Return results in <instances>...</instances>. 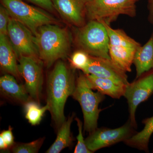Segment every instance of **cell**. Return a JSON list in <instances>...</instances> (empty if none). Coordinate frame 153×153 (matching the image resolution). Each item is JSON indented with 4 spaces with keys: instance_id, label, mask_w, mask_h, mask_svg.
Listing matches in <instances>:
<instances>
[{
    "instance_id": "obj_20",
    "label": "cell",
    "mask_w": 153,
    "mask_h": 153,
    "mask_svg": "<svg viewBox=\"0 0 153 153\" xmlns=\"http://www.w3.org/2000/svg\"><path fill=\"white\" fill-rule=\"evenodd\" d=\"M100 22L106 28L110 45L135 49H137L141 46L140 43L128 36L123 30L113 29L110 25L107 24L103 21Z\"/></svg>"
},
{
    "instance_id": "obj_11",
    "label": "cell",
    "mask_w": 153,
    "mask_h": 153,
    "mask_svg": "<svg viewBox=\"0 0 153 153\" xmlns=\"http://www.w3.org/2000/svg\"><path fill=\"white\" fill-rule=\"evenodd\" d=\"M82 71L85 74L111 79L124 86L129 84L126 72L117 66L111 59L90 55L88 65Z\"/></svg>"
},
{
    "instance_id": "obj_12",
    "label": "cell",
    "mask_w": 153,
    "mask_h": 153,
    "mask_svg": "<svg viewBox=\"0 0 153 153\" xmlns=\"http://www.w3.org/2000/svg\"><path fill=\"white\" fill-rule=\"evenodd\" d=\"M88 0H53L55 9L63 19L77 27L84 25Z\"/></svg>"
},
{
    "instance_id": "obj_15",
    "label": "cell",
    "mask_w": 153,
    "mask_h": 153,
    "mask_svg": "<svg viewBox=\"0 0 153 153\" xmlns=\"http://www.w3.org/2000/svg\"><path fill=\"white\" fill-rule=\"evenodd\" d=\"M16 55L7 35L0 34V64L4 71L16 77L19 74Z\"/></svg>"
},
{
    "instance_id": "obj_23",
    "label": "cell",
    "mask_w": 153,
    "mask_h": 153,
    "mask_svg": "<svg viewBox=\"0 0 153 153\" xmlns=\"http://www.w3.org/2000/svg\"><path fill=\"white\" fill-rule=\"evenodd\" d=\"M90 55L82 50L74 52L70 59L72 67L82 71L88 65Z\"/></svg>"
},
{
    "instance_id": "obj_18",
    "label": "cell",
    "mask_w": 153,
    "mask_h": 153,
    "mask_svg": "<svg viewBox=\"0 0 153 153\" xmlns=\"http://www.w3.org/2000/svg\"><path fill=\"white\" fill-rule=\"evenodd\" d=\"M136 49L109 44V54L111 59L117 66L126 72H131Z\"/></svg>"
},
{
    "instance_id": "obj_14",
    "label": "cell",
    "mask_w": 153,
    "mask_h": 153,
    "mask_svg": "<svg viewBox=\"0 0 153 153\" xmlns=\"http://www.w3.org/2000/svg\"><path fill=\"white\" fill-rule=\"evenodd\" d=\"M88 84L93 90L114 99L124 96L126 86L121 85L110 79L97 77L92 74H85Z\"/></svg>"
},
{
    "instance_id": "obj_17",
    "label": "cell",
    "mask_w": 153,
    "mask_h": 153,
    "mask_svg": "<svg viewBox=\"0 0 153 153\" xmlns=\"http://www.w3.org/2000/svg\"><path fill=\"white\" fill-rule=\"evenodd\" d=\"M143 123L144 127L142 130L136 133L124 142L129 146L149 152V143L153 134V116L145 119Z\"/></svg>"
},
{
    "instance_id": "obj_2",
    "label": "cell",
    "mask_w": 153,
    "mask_h": 153,
    "mask_svg": "<svg viewBox=\"0 0 153 153\" xmlns=\"http://www.w3.org/2000/svg\"><path fill=\"white\" fill-rule=\"evenodd\" d=\"M35 41L39 58L48 67L66 57L70 49V36L67 31L51 24L38 28Z\"/></svg>"
},
{
    "instance_id": "obj_27",
    "label": "cell",
    "mask_w": 153,
    "mask_h": 153,
    "mask_svg": "<svg viewBox=\"0 0 153 153\" xmlns=\"http://www.w3.org/2000/svg\"><path fill=\"white\" fill-rule=\"evenodd\" d=\"M47 10L52 11L55 9L53 0H27Z\"/></svg>"
},
{
    "instance_id": "obj_5",
    "label": "cell",
    "mask_w": 153,
    "mask_h": 153,
    "mask_svg": "<svg viewBox=\"0 0 153 153\" xmlns=\"http://www.w3.org/2000/svg\"><path fill=\"white\" fill-rule=\"evenodd\" d=\"M76 39L81 50L88 55L111 59L109 38L106 28L101 22L90 21L80 27Z\"/></svg>"
},
{
    "instance_id": "obj_3",
    "label": "cell",
    "mask_w": 153,
    "mask_h": 153,
    "mask_svg": "<svg viewBox=\"0 0 153 153\" xmlns=\"http://www.w3.org/2000/svg\"><path fill=\"white\" fill-rule=\"evenodd\" d=\"M90 87L85 74H80L76 79L73 98L79 102L83 113L84 129L90 134L97 128L100 113L102 110L99 105L105 98V95L97 91L94 92Z\"/></svg>"
},
{
    "instance_id": "obj_13",
    "label": "cell",
    "mask_w": 153,
    "mask_h": 153,
    "mask_svg": "<svg viewBox=\"0 0 153 153\" xmlns=\"http://www.w3.org/2000/svg\"><path fill=\"white\" fill-rule=\"evenodd\" d=\"M1 94L10 99L25 104L32 100L24 85L19 84L11 74H6L0 78Z\"/></svg>"
},
{
    "instance_id": "obj_16",
    "label": "cell",
    "mask_w": 153,
    "mask_h": 153,
    "mask_svg": "<svg viewBox=\"0 0 153 153\" xmlns=\"http://www.w3.org/2000/svg\"><path fill=\"white\" fill-rule=\"evenodd\" d=\"M133 63L136 69V79L153 69V34L146 44L136 49Z\"/></svg>"
},
{
    "instance_id": "obj_25",
    "label": "cell",
    "mask_w": 153,
    "mask_h": 153,
    "mask_svg": "<svg viewBox=\"0 0 153 153\" xmlns=\"http://www.w3.org/2000/svg\"><path fill=\"white\" fill-rule=\"evenodd\" d=\"M10 16L7 10L2 4L0 7V34H7Z\"/></svg>"
},
{
    "instance_id": "obj_29",
    "label": "cell",
    "mask_w": 153,
    "mask_h": 153,
    "mask_svg": "<svg viewBox=\"0 0 153 153\" xmlns=\"http://www.w3.org/2000/svg\"><path fill=\"white\" fill-rule=\"evenodd\" d=\"M150 16L153 25V0H152V7H151Z\"/></svg>"
},
{
    "instance_id": "obj_9",
    "label": "cell",
    "mask_w": 153,
    "mask_h": 153,
    "mask_svg": "<svg viewBox=\"0 0 153 153\" xmlns=\"http://www.w3.org/2000/svg\"><path fill=\"white\" fill-rule=\"evenodd\" d=\"M153 93V69L129 83L126 88L124 97L127 100L129 120L134 128L137 126L136 111L138 106L146 101Z\"/></svg>"
},
{
    "instance_id": "obj_28",
    "label": "cell",
    "mask_w": 153,
    "mask_h": 153,
    "mask_svg": "<svg viewBox=\"0 0 153 153\" xmlns=\"http://www.w3.org/2000/svg\"><path fill=\"white\" fill-rule=\"evenodd\" d=\"M0 149L2 150H5L8 149L4 141V140L1 137H0Z\"/></svg>"
},
{
    "instance_id": "obj_10",
    "label": "cell",
    "mask_w": 153,
    "mask_h": 153,
    "mask_svg": "<svg viewBox=\"0 0 153 153\" xmlns=\"http://www.w3.org/2000/svg\"><path fill=\"white\" fill-rule=\"evenodd\" d=\"M7 36L18 58L22 56L36 57L38 55L33 33L25 25L11 17Z\"/></svg>"
},
{
    "instance_id": "obj_30",
    "label": "cell",
    "mask_w": 153,
    "mask_h": 153,
    "mask_svg": "<svg viewBox=\"0 0 153 153\" xmlns=\"http://www.w3.org/2000/svg\"><path fill=\"white\" fill-rule=\"evenodd\" d=\"M152 152L153 153V151H152Z\"/></svg>"
},
{
    "instance_id": "obj_4",
    "label": "cell",
    "mask_w": 153,
    "mask_h": 153,
    "mask_svg": "<svg viewBox=\"0 0 153 153\" xmlns=\"http://www.w3.org/2000/svg\"><path fill=\"white\" fill-rule=\"evenodd\" d=\"M139 0H88L86 16L90 21H103L110 25L120 15L134 17Z\"/></svg>"
},
{
    "instance_id": "obj_8",
    "label": "cell",
    "mask_w": 153,
    "mask_h": 153,
    "mask_svg": "<svg viewBox=\"0 0 153 153\" xmlns=\"http://www.w3.org/2000/svg\"><path fill=\"white\" fill-rule=\"evenodd\" d=\"M18 70L25 81V86L33 100L39 102L43 84L42 63L36 57L20 56Z\"/></svg>"
},
{
    "instance_id": "obj_21",
    "label": "cell",
    "mask_w": 153,
    "mask_h": 153,
    "mask_svg": "<svg viewBox=\"0 0 153 153\" xmlns=\"http://www.w3.org/2000/svg\"><path fill=\"white\" fill-rule=\"evenodd\" d=\"M24 105L25 117L32 126L39 124L45 112L49 110L48 104L41 107L39 102L34 100H30Z\"/></svg>"
},
{
    "instance_id": "obj_24",
    "label": "cell",
    "mask_w": 153,
    "mask_h": 153,
    "mask_svg": "<svg viewBox=\"0 0 153 153\" xmlns=\"http://www.w3.org/2000/svg\"><path fill=\"white\" fill-rule=\"evenodd\" d=\"M75 120L77 123L78 126V135L76 137L77 142L74 152V153H93L88 148L85 140H84L82 133V123L78 118L76 117Z\"/></svg>"
},
{
    "instance_id": "obj_26",
    "label": "cell",
    "mask_w": 153,
    "mask_h": 153,
    "mask_svg": "<svg viewBox=\"0 0 153 153\" xmlns=\"http://www.w3.org/2000/svg\"><path fill=\"white\" fill-rule=\"evenodd\" d=\"M0 137L2 138L7 145L8 149L14 146V137L13 133V128L9 126V128L6 130L3 131L0 134Z\"/></svg>"
},
{
    "instance_id": "obj_1",
    "label": "cell",
    "mask_w": 153,
    "mask_h": 153,
    "mask_svg": "<svg viewBox=\"0 0 153 153\" xmlns=\"http://www.w3.org/2000/svg\"><path fill=\"white\" fill-rule=\"evenodd\" d=\"M76 83L72 71L63 61H58L48 76L47 99L49 111L57 127L66 120L64 106L68 97L74 92Z\"/></svg>"
},
{
    "instance_id": "obj_6",
    "label": "cell",
    "mask_w": 153,
    "mask_h": 153,
    "mask_svg": "<svg viewBox=\"0 0 153 153\" xmlns=\"http://www.w3.org/2000/svg\"><path fill=\"white\" fill-rule=\"evenodd\" d=\"M10 17L25 25L34 36L38 28L52 23V19L42 10L30 5L22 0H1Z\"/></svg>"
},
{
    "instance_id": "obj_22",
    "label": "cell",
    "mask_w": 153,
    "mask_h": 153,
    "mask_svg": "<svg viewBox=\"0 0 153 153\" xmlns=\"http://www.w3.org/2000/svg\"><path fill=\"white\" fill-rule=\"evenodd\" d=\"M45 138H40L29 143H22L14 145L12 148L14 153H38L43 145Z\"/></svg>"
},
{
    "instance_id": "obj_7",
    "label": "cell",
    "mask_w": 153,
    "mask_h": 153,
    "mask_svg": "<svg viewBox=\"0 0 153 153\" xmlns=\"http://www.w3.org/2000/svg\"><path fill=\"white\" fill-rule=\"evenodd\" d=\"M134 128L129 120L125 124L118 128H97L85 139V144L93 153L102 148L125 141L137 132Z\"/></svg>"
},
{
    "instance_id": "obj_19",
    "label": "cell",
    "mask_w": 153,
    "mask_h": 153,
    "mask_svg": "<svg viewBox=\"0 0 153 153\" xmlns=\"http://www.w3.org/2000/svg\"><path fill=\"white\" fill-rule=\"evenodd\" d=\"M74 113L68 117L60 126L54 143L46 152L47 153H59L71 144V126L74 117Z\"/></svg>"
}]
</instances>
